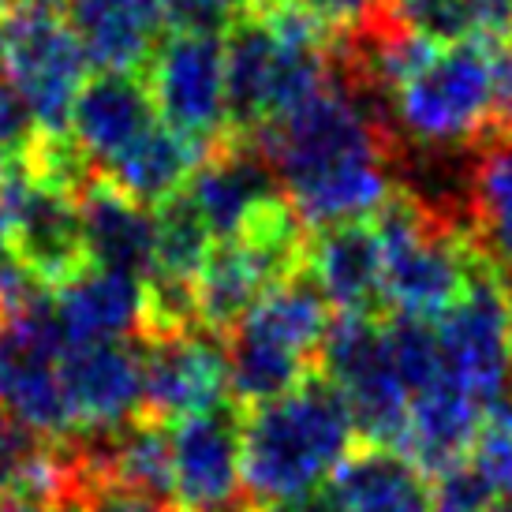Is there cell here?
Here are the masks:
<instances>
[{"label": "cell", "instance_id": "1", "mask_svg": "<svg viewBox=\"0 0 512 512\" xmlns=\"http://www.w3.org/2000/svg\"><path fill=\"white\" fill-rule=\"evenodd\" d=\"M292 214L311 228L374 217L393 191V128L356 79L322 90L255 135Z\"/></svg>", "mask_w": 512, "mask_h": 512}, {"label": "cell", "instance_id": "2", "mask_svg": "<svg viewBox=\"0 0 512 512\" xmlns=\"http://www.w3.org/2000/svg\"><path fill=\"white\" fill-rule=\"evenodd\" d=\"M232 135H251L337 75L333 30L292 0H258L221 34Z\"/></svg>", "mask_w": 512, "mask_h": 512}, {"label": "cell", "instance_id": "3", "mask_svg": "<svg viewBox=\"0 0 512 512\" xmlns=\"http://www.w3.org/2000/svg\"><path fill=\"white\" fill-rule=\"evenodd\" d=\"M356 423L322 370L285 397L243 412V490L251 505L318 494L352 456Z\"/></svg>", "mask_w": 512, "mask_h": 512}, {"label": "cell", "instance_id": "4", "mask_svg": "<svg viewBox=\"0 0 512 512\" xmlns=\"http://www.w3.org/2000/svg\"><path fill=\"white\" fill-rule=\"evenodd\" d=\"M370 228L382 247L385 311H397V318L438 322L468 292L471 273L486 258L471 228L441 217L412 187H397L374 210Z\"/></svg>", "mask_w": 512, "mask_h": 512}, {"label": "cell", "instance_id": "5", "mask_svg": "<svg viewBox=\"0 0 512 512\" xmlns=\"http://www.w3.org/2000/svg\"><path fill=\"white\" fill-rule=\"evenodd\" d=\"M0 72L42 131H68L90 57L57 0H15L0 27Z\"/></svg>", "mask_w": 512, "mask_h": 512}, {"label": "cell", "instance_id": "6", "mask_svg": "<svg viewBox=\"0 0 512 512\" xmlns=\"http://www.w3.org/2000/svg\"><path fill=\"white\" fill-rule=\"evenodd\" d=\"M318 370L341 389L363 445L400 449L408 430V393L400 385L382 314H341L329 322L318 348Z\"/></svg>", "mask_w": 512, "mask_h": 512}, {"label": "cell", "instance_id": "7", "mask_svg": "<svg viewBox=\"0 0 512 512\" xmlns=\"http://www.w3.org/2000/svg\"><path fill=\"white\" fill-rule=\"evenodd\" d=\"M143 68L161 124L206 150L232 139L225 42L217 30L172 27Z\"/></svg>", "mask_w": 512, "mask_h": 512}, {"label": "cell", "instance_id": "8", "mask_svg": "<svg viewBox=\"0 0 512 512\" xmlns=\"http://www.w3.org/2000/svg\"><path fill=\"white\" fill-rule=\"evenodd\" d=\"M434 333L445 378L460 393H468L483 412L505 397L512 374L509 277L490 262V255L471 273L468 292L434 322Z\"/></svg>", "mask_w": 512, "mask_h": 512}, {"label": "cell", "instance_id": "9", "mask_svg": "<svg viewBox=\"0 0 512 512\" xmlns=\"http://www.w3.org/2000/svg\"><path fill=\"white\" fill-rule=\"evenodd\" d=\"M169 438L176 512H247L243 412L232 400L172 423Z\"/></svg>", "mask_w": 512, "mask_h": 512}, {"label": "cell", "instance_id": "10", "mask_svg": "<svg viewBox=\"0 0 512 512\" xmlns=\"http://www.w3.org/2000/svg\"><path fill=\"white\" fill-rule=\"evenodd\" d=\"M8 251L27 266L49 292H60L94 270L86 251L79 202L57 187L34 180L27 165L12 169V228Z\"/></svg>", "mask_w": 512, "mask_h": 512}, {"label": "cell", "instance_id": "11", "mask_svg": "<svg viewBox=\"0 0 512 512\" xmlns=\"http://www.w3.org/2000/svg\"><path fill=\"white\" fill-rule=\"evenodd\" d=\"M143 348V415L154 423H180L228 400L225 341L195 329L172 341H150Z\"/></svg>", "mask_w": 512, "mask_h": 512}, {"label": "cell", "instance_id": "12", "mask_svg": "<svg viewBox=\"0 0 512 512\" xmlns=\"http://www.w3.org/2000/svg\"><path fill=\"white\" fill-rule=\"evenodd\" d=\"M195 210L214 243L236 240L258 217L281 199V184L258 146L240 143L236 135L214 146L195 176L180 191Z\"/></svg>", "mask_w": 512, "mask_h": 512}, {"label": "cell", "instance_id": "13", "mask_svg": "<svg viewBox=\"0 0 512 512\" xmlns=\"http://www.w3.org/2000/svg\"><path fill=\"white\" fill-rule=\"evenodd\" d=\"M57 370L79 434L116 430L143 415V348L128 341L68 344Z\"/></svg>", "mask_w": 512, "mask_h": 512}, {"label": "cell", "instance_id": "14", "mask_svg": "<svg viewBox=\"0 0 512 512\" xmlns=\"http://www.w3.org/2000/svg\"><path fill=\"white\" fill-rule=\"evenodd\" d=\"M157 109L150 86L139 72H98L86 79L72 105L68 135L98 169V176L116 157H124L131 146L154 128Z\"/></svg>", "mask_w": 512, "mask_h": 512}, {"label": "cell", "instance_id": "15", "mask_svg": "<svg viewBox=\"0 0 512 512\" xmlns=\"http://www.w3.org/2000/svg\"><path fill=\"white\" fill-rule=\"evenodd\" d=\"M303 273L326 296L329 307H341V314L385 311L382 247L370 221L318 228V236L307 243Z\"/></svg>", "mask_w": 512, "mask_h": 512}, {"label": "cell", "instance_id": "16", "mask_svg": "<svg viewBox=\"0 0 512 512\" xmlns=\"http://www.w3.org/2000/svg\"><path fill=\"white\" fill-rule=\"evenodd\" d=\"M90 262L101 270H120L146 281L157 258V214L113 180L94 176L75 195Z\"/></svg>", "mask_w": 512, "mask_h": 512}, {"label": "cell", "instance_id": "17", "mask_svg": "<svg viewBox=\"0 0 512 512\" xmlns=\"http://www.w3.org/2000/svg\"><path fill=\"white\" fill-rule=\"evenodd\" d=\"M75 27L90 64L101 72H139L161 27L172 19V0H57Z\"/></svg>", "mask_w": 512, "mask_h": 512}, {"label": "cell", "instance_id": "18", "mask_svg": "<svg viewBox=\"0 0 512 512\" xmlns=\"http://www.w3.org/2000/svg\"><path fill=\"white\" fill-rule=\"evenodd\" d=\"M329 498L337 512H430V483L400 449L363 445L337 468Z\"/></svg>", "mask_w": 512, "mask_h": 512}, {"label": "cell", "instance_id": "19", "mask_svg": "<svg viewBox=\"0 0 512 512\" xmlns=\"http://www.w3.org/2000/svg\"><path fill=\"white\" fill-rule=\"evenodd\" d=\"M53 303H57V318L68 344L124 341L131 333H139L143 281L131 273L94 266L79 281L60 288Z\"/></svg>", "mask_w": 512, "mask_h": 512}, {"label": "cell", "instance_id": "20", "mask_svg": "<svg viewBox=\"0 0 512 512\" xmlns=\"http://www.w3.org/2000/svg\"><path fill=\"white\" fill-rule=\"evenodd\" d=\"M206 154H210L206 146L191 143L180 131L157 120L154 128L146 131L128 154L116 157L101 176L113 180L120 191H128L131 199H139L143 206H161L184 191L195 169L206 161Z\"/></svg>", "mask_w": 512, "mask_h": 512}, {"label": "cell", "instance_id": "21", "mask_svg": "<svg viewBox=\"0 0 512 512\" xmlns=\"http://www.w3.org/2000/svg\"><path fill=\"white\" fill-rule=\"evenodd\" d=\"M471 232L490 262L512 277V131L486 146L471 176Z\"/></svg>", "mask_w": 512, "mask_h": 512}, {"label": "cell", "instance_id": "22", "mask_svg": "<svg viewBox=\"0 0 512 512\" xmlns=\"http://www.w3.org/2000/svg\"><path fill=\"white\" fill-rule=\"evenodd\" d=\"M385 23L393 30H404L423 42H468L486 38V19L479 0H389Z\"/></svg>", "mask_w": 512, "mask_h": 512}, {"label": "cell", "instance_id": "23", "mask_svg": "<svg viewBox=\"0 0 512 512\" xmlns=\"http://www.w3.org/2000/svg\"><path fill=\"white\" fill-rule=\"evenodd\" d=\"M471 460L483 468L498 498L512 501V393L486 408L483 427L471 445Z\"/></svg>", "mask_w": 512, "mask_h": 512}, {"label": "cell", "instance_id": "24", "mask_svg": "<svg viewBox=\"0 0 512 512\" xmlns=\"http://www.w3.org/2000/svg\"><path fill=\"white\" fill-rule=\"evenodd\" d=\"M494 498L498 490L471 460V453L438 468L430 479V512H490Z\"/></svg>", "mask_w": 512, "mask_h": 512}, {"label": "cell", "instance_id": "25", "mask_svg": "<svg viewBox=\"0 0 512 512\" xmlns=\"http://www.w3.org/2000/svg\"><path fill=\"white\" fill-rule=\"evenodd\" d=\"M292 4L314 15L333 34H348L352 42H363L382 27H389L385 23L389 0H292Z\"/></svg>", "mask_w": 512, "mask_h": 512}, {"label": "cell", "instance_id": "26", "mask_svg": "<svg viewBox=\"0 0 512 512\" xmlns=\"http://www.w3.org/2000/svg\"><path fill=\"white\" fill-rule=\"evenodd\" d=\"M38 135H42V128L34 124L23 98L0 72V172L23 165Z\"/></svg>", "mask_w": 512, "mask_h": 512}, {"label": "cell", "instance_id": "27", "mask_svg": "<svg viewBox=\"0 0 512 512\" xmlns=\"http://www.w3.org/2000/svg\"><path fill=\"white\" fill-rule=\"evenodd\" d=\"M490 86L498 139L512 131V34H490Z\"/></svg>", "mask_w": 512, "mask_h": 512}, {"label": "cell", "instance_id": "28", "mask_svg": "<svg viewBox=\"0 0 512 512\" xmlns=\"http://www.w3.org/2000/svg\"><path fill=\"white\" fill-rule=\"evenodd\" d=\"M79 512H172L165 505H154L146 498H135L128 490H113V486H101L94 494H86Z\"/></svg>", "mask_w": 512, "mask_h": 512}, {"label": "cell", "instance_id": "29", "mask_svg": "<svg viewBox=\"0 0 512 512\" xmlns=\"http://www.w3.org/2000/svg\"><path fill=\"white\" fill-rule=\"evenodd\" d=\"M255 512H337L329 494H307V498L273 501V505H255Z\"/></svg>", "mask_w": 512, "mask_h": 512}, {"label": "cell", "instance_id": "30", "mask_svg": "<svg viewBox=\"0 0 512 512\" xmlns=\"http://www.w3.org/2000/svg\"><path fill=\"white\" fill-rule=\"evenodd\" d=\"M0 512H79V505H30V501H8Z\"/></svg>", "mask_w": 512, "mask_h": 512}, {"label": "cell", "instance_id": "31", "mask_svg": "<svg viewBox=\"0 0 512 512\" xmlns=\"http://www.w3.org/2000/svg\"><path fill=\"white\" fill-rule=\"evenodd\" d=\"M12 8H15V0H0V27H4V19H8Z\"/></svg>", "mask_w": 512, "mask_h": 512}, {"label": "cell", "instance_id": "32", "mask_svg": "<svg viewBox=\"0 0 512 512\" xmlns=\"http://www.w3.org/2000/svg\"><path fill=\"white\" fill-rule=\"evenodd\" d=\"M490 512H512V501H509V505H494Z\"/></svg>", "mask_w": 512, "mask_h": 512}]
</instances>
